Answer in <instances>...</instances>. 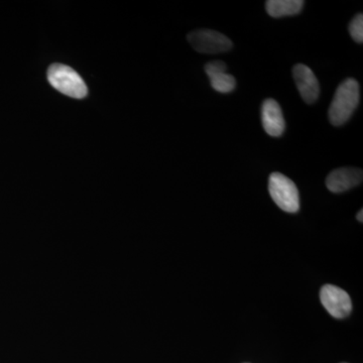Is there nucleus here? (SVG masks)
<instances>
[{"instance_id":"f03ea898","label":"nucleus","mask_w":363,"mask_h":363,"mask_svg":"<svg viewBox=\"0 0 363 363\" xmlns=\"http://www.w3.org/2000/svg\"><path fill=\"white\" fill-rule=\"evenodd\" d=\"M48 80L55 89L67 96L75 99L87 96L88 88L84 80L71 67L54 64L48 70Z\"/></svg>"},{"instance_id":"0eeeda50","label":"nucleus","mask_w":363,"mask_h":363,"mask_svg":"<svg viewBox=\"0 0 363 363\" xmlns=\"http://www.w3.org/2000/svg\"><path fill=\"white\" fill-rule=\"evenodd\" d=\"M363 174L360 169L340 168L332 171L326 179V187L332 193H343L362 183Z\"/></svg>"},{"instance_id":"39448f33","label":"nucleus","mask_w":363,"mask_h":363,"mask_svg":"<svg viewBox=\"0 0 363 363\" xmlns=\"http://www.w3.org/2000/svg\"><path fill=\"white\" fill-rule=\"evenodd\" d=\"M320 298L327 312L337 319L347 317L352 310L350 295L339 286L333 285L322 286Z\"/></svg>"},{"instance_id":"6e6552de","label":"nucleus","mask_w":363,"mask_h":363,"mask_svg":"<svg viewBox=\"0 0 363 363\" xmlns=\"http://www.w3.org/2000/svg\"><path fill=\"white\" fill-rule=\"evenodd\" d=\"M262 123L267 135L274 138L283 135L286 130L285 117L276 100H264L262 106Z\"/></svg>"},{"instance_id":"9d476101","label":"nucleus","mask_w":363,"mask_h":363,"mask_svg":"<svg viewBox=\"0 0 363 363\" xmlns=\"http://www.w3.org/2000/svg\"><path fill=\"white\" fill-rule=\"evenodd\" d=\"M304 4L302 0H269L266 4V9L272 18H283L300 13Z\"/></svg>"},{"instance_id":"f8f14e48","label":"nucleus","mask_w":363,"mask_h":363,"mask_svg":"<svg viewBox=\"0 0 363 363\" xmlns=\"http://www.w3.org/2000/svg\"><path fill=\"white\" fill-rule=\"evenodd\" d=\"M362 214H363V211H362V210H360L359 212H358V213L357 215V220L359 221V222H362L363 221Z\"/></svg>"},{"instance_id":"f257e3e1","label":"nucleus","mask_w":363,"mask_h":363,"mask_svg":"<svg viewBox=\"0 0 363 363\" xmlns=\"http://www.w3.org/2000/svg\"><path fill=\"white\" fill-rule=\"evenodd\" d=\"M360 100L359 84L355 79L350 78L338 86L329 108V121L332 125H343L357 111Z\"/></svg>"},{"instance_id":"423d86ee","label":"nucleus","mask_w":363,"mask_h":363,"mask_svg":"<svg viewBox=\"0 0 363 363\" xmlns=\"http://www.w3.org/2000/svg\"><path fill=\"white\" fill-rule=\"evenodd\" d=\"M293 76L301 97L306 104L316 102L319 98L320 86L314 72L304 64H298L293 68Z\"/></svg>"},{"instance_id":"7ed1b4c3","label":"nucleus","mask_w":363,"mask_h":363,"mask_svg":"<svg viewBox=\"0 0 363 363\" xmlns=\"http://www.w3.org/2000/svg\"><path fill=\"white\" fill-rule=\"evenodd\" d=\"M269 192L274 203L284 211L296 213L300 209L297 186L283 174L272 173L269 176Z\"/></svg>"},{"instance_id":"1a4fd4ad","label":"nucleus","mask_w":363,"mask_h":363,"mask_svg":"<svg viewBox=\"0 0 363 363\" xmlns=\"http://www.w3.org/2000/svg\"><path fill=\"white\" fill-rule=\"evenodd\" d=\"M227 66L222 61H213L205 66V72L209 77L212 88L219 93L233 92L236 87V80L227 73Z\"/></svg>"},{"instance_id":"20e7f679","label":"nucleus","mask_w":363,"mask_h":363,"mask_svg":"<svg viewBox=\"0 0 363 363\" xmlns=\"http://www.w3.org/2000/svg\"><path fill=\"white\" fill-rule=\"evenodd\" d=\"M187 40L193 49L201 54H219L233 49V42L226 35L207 28L189 33Z\"/></svg>"},{"instance_id":"9b49d317","label":"nucleus","mask_w":363,"mask_h":363,"mask_svg":"<svg viewBox=\"0 0 363 363\" xmlns=\"http://www.w3.org/2000/svg\"><path fill=\"white\" fill-rule=\"evenodd\" d=\"M348 30H350L351 38H352L355 42L358 43V44H362L363 42L362 13H358L357 16H355V18L350 21Z\"/></svg>"}]
</instances>
